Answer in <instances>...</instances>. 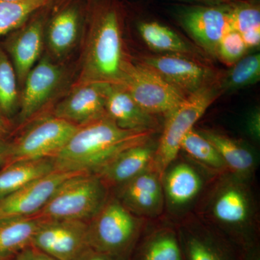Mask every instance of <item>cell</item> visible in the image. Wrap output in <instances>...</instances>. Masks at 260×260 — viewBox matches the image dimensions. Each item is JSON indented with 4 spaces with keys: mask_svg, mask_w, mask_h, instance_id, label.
<instances>
[{
    "mask_svg": "<svg viewBox=\"0 0 260 260\" xmlns=\"http://www.w3.org/2000/svg\"><path fill=\"white\" fill-rule=\"evenodd\" d=\"M78 128L53 115L36 119L16 139L8 143L5 167L16 162L53 158Z\"/></svg>",
    "mask_w": 260,
    "mask_h": 260,
    "instance_id": "obj_7",
    "label": "cell"
},
{
    "mask_svg": "<svg viewBox=\"0 0 260 260\" xmlns=\"http://www.w3.org/2000/svg\"><path fill=\"white\" fill-rule=\"evenodd\" d=\"M117 198H108L88 222L89 246L104 254L125 260L141 234L143 222Z\"/></svg>",
    "mask_w": 260,
    "mask_h": 260,
    "instance_id": "obj_4",
    "label": "cell"
},
{
    "mask_svg": "<svg viewBox=\"0 0 260 260\" xmlns=\"http://www.w3.org/2000/svg\"><path fill=\"white\" fill-rule=\"evenodd\" d=\"M108 187L96 174L81 173L61 184L31 217L42 220L88 222L108 199Z\"/></svg>",
    "mask_w": 260,
    "mask_h": 260,
    "instance_id": "obj_5",
    "label": "cell"
},
{
    "mask_svg": "<svg viewBox=\"0 0 260 260\" xmlns=\"http://www.w3.org/2000/svg\"><path fill=\"white\" fill-rule=\"evenodd\" d=\"M140 37L153 50L167 54H180L206 61L203 53L183 39L172 28L156 21L140 22L138 25Z\"/></svg>",
    "mask_w": 260,
    "mask_h": 260,
    "instance_id": "obj_22",
    "label": "cell"
},
{
    "mask_svg": "<svg viewBox=\"0 0 260 260\" xmlns=\"http://www.w3.org/2000/svg\"><path fill=\"white\" fill-rule=\"evenodd\" d=\"M45 24L42 16L32 19L13 34L6 47L13 59L18 81L23 84L29 72L35 66L44 47Z\"/></svg>",
    "mask_w": 260,
    "mask_h": 260,
    "instance_id": "obj_17",
    "label": "cell"
},
{
    "mask_svg": "<svg viewBox=\"0 0 260 260\" xmlns=\"http://www.w3.org/2000/svg\"><path fill=\"white\" fill-rule=\"evenodd\" d=\"M140 62L154 70L186 96L213 83L221 74L204 61L180 54L143 56Z\"/></svg>",
    "mask_w": 260,
    "mask_h": 260,
    "instance_id": "obj_9",
    "label": "cell"
},
{
    "mask_svg": "<svg viewBox=\"0 0 260 260\" xmlns=\"http://www.w3.org/2000/svg\"><path fill=\"white\" fill-rule=\"evenodd\" d=\"M121 20L112 3L94 12L89 29L79 77L75 84L119 85L126 60L123 52Z\"/></svg>",
    "mask_w": 260,
    "mask_h": 260,
    "instance_id": "obj_3",
    "label": "cell"
},
{
    "mask_svg": "<svg viewBox=\"0 0 260 260\" xmlns=\"http://www.w3.org/2000/svg\"><path fill=\"white\" fill-rule=\"evenodd\" d=\"M180 150L185 152L192 160L214 172L228 170L218 150L211 143L193 128L181 140Z\"/></svg>",
    "mask_w": 260,
    "mask_h": 260,
    "instance_id": "obj_27",
    "label": "cell"
},
{
    "mask_svg": "<svg viewBox=\"0 0 260 260\" xmlns=\"http://www.w3.org/2000/svg\"><path fill=\"white\" fill-rule=\"evenodd\" d=\"M63 70L46 56L29 72L23 84L19 100L18 121L26 124L47 105L59 88L63 79Z\"/></svg>",
    "mask_w": 260,
    "mask_h": 260,
    "instance_id": "obj_12",
    "label": "cell"
},
{
    "mask_svg": "<svg viewBox=\"0 0 260 260\" xmlns=\"http://www.w3.org/2000/svg\"><path fill=\"white\" fill-rule=\"evenodd\" d=\"M161 179L165 201L173 210L188 208L199 197L204 186L200 172L185 161H173Z\"/></svg>",
    "mask_w": 260,
    "mask_h": 260,
    "instance_id": "obj_18",
    "label": "cell"
},
{
    "mask_svg": "<svg viewBox=\"0 0 260 260\" xmlns=\"http://www.w3.org/2000/svg\"><path fill=\"white\" fill-rule=\"evenodd\" d=\"M198 131L218 150L232 174L244 179L251 177L255 168L256 160L250 148L239 140L215 130L203 129Z\"/></svg>",
    "mask_w": 260,
    "mask_h": 260,
    "instance_id": "obj_21",
    "label": "cell"
},
{
    "mask_svg": "<svg viewBox=\"0 0 260 260\" xmlns=\"http://www.w3.org/2000/svg\"><path fill=\"white\" fill-rule=\"evenodd\" d=\"M32 248L31 255H30V260H57L51 256L44 254L42 251L37 250V249Z\"/></svg>",
    "mask_w": 260,
    "mask_h": 260,
    "instance_id": "obj_38",
    "label": "cell"
},
{
    "mask_svg": "<svg viewBox=\"0 0 260 260\" xmlns=\"http://www.w3.org/2000/svg\"><path fill=\"white\" fill-rule=\"evenodd\" d=\"M153 129H124L109 116L79 126L64 148L51 158L54 170L97 174L132 147L153 139Z\"/></svg>",
    "mask_w": 260,
    "mask_h": 260,
    "instance_id": "obj_1",
    "label": "cell"
},
{
    "mask_svg": "<svg viewBox=\"0 0 260 260\" xmlns=\"http://www.w3.org/2000/svg\"><path fill=\"white\" fill-rule=\"evenodd\" d=\"M241 35L247 49L259 47L260 27L251 29Z\"/></svg>",
    "mask_w": 260,
    "mask_h": 260,
    "instance_id": "obj_34",
    "label": "cell"
},
{
    "mask_svg": "<svg viewBox=\"0 0 260 260\" xmlns=\"http://www.w3.org/2000/svg\"><path fill=\"white\" fill-rule=\"evenodd\" d=\"M183 28L202 50L216 57L218 46L231 29L230 6L223 4L182 8L177 15Z\"/></svg>",
    "mask_w": 260,
    "mask_h": 260,
    "instance_id": "obj_11",
    "label": "cell"
},
{
    "mask_svg": "<svg viewBox=\"0 0 260 260\" xmlns=\"http://www.w3.org/2000/svg\"><path fill=\"white\" fill-rule=\"evenodd\" d=\"M85 172L56 171L31 181L21 189L0 200V219L32 216L42 209L64 181Z\"/></svg>",
    "mask_w": 260,
    "mask_h": 260,
    "instance_id": "obj_13",
    "label": "cell"
},
{
    "mask_svg": "<svg viewBox=\"0 0 260 260\" xmlns=\"http://www.w3.org/2000/svg\"><path fill=\"white\" fill-rule=\"evenodd\" d=\"M80 23L79 10L75 6L65 7L51 18L46 40L53 55L61 58L73 49L79 36Z\"/></svg>",
    "mask_w": 260,
    "mask_h": 260,
    "instance_id": "obj_23",
    "label": "cell"
},
{
    "mask_svg": "<svg viewBox=\"0 0 260 260\" xmlns=\"http://www.w3.org/2000/svg\"><path fill=\"white\" fill-rule=\"evenodd\" d=\"M54 171L51 158L16 162L3 167L0 171V200Z\"/></svg>",
    "mask_w": 260,
    "mask_h": 260,
    "instance_id": "obj_25",
    "label": "cell"
},
{
    "mask_svg": "<svg viewBox=\"0 0 260 260\" xmlns=\"http://www.w3.org/2000/svg\"><path fill=\"white\" fill-rule=\"evenodd\" d=\"M247 179L234 174L217 183L205 205V216L241 251L257 245L256 207Z\"/></svg>",
    "mask_w": 260,
    "mask_h": 260,
    "instance_id": "obj_2",
    "label": "cell"
},
{
    "mask_svg": "<svg viewBox=\"0 0 260 260\" xmlns=\"http://www.w3.org/2000/svg\"><path fill=\"white\" fill-rule=\"evenodd\" d=\"M185 260H242L244 252L216 230L199 223L181 225L178 232Z\"/></svg>",
    "mask_w": 260,
    "mask_h": 260,
    "instance_id": "obj_14",
    "label": "cell"
},
{
    "mask_svg": "<svg viewBox=\"0 0 260 260\" xmlns=\"http://www.w3.org/2000/svg\"><path fill=\"white\" fill-rule=\"evenodd\" d=\"M156 147L152 140L132 147L95 174L108 188L119 187L145 171L153 169Z\"/></svg>",
    "mask_w": 260,
    "mask_h": 260,
    "instance_id": "obj_19",
    "label": "cell"
},
{
    "mask_svg": "<svg viewBox=\"0 0 260 260\" xmlns=\"http://www.w3.org/2000/svg\"><path fill=\"white\" fill-rule=\"evenodd\" d=\"M108 84H75L70 93L56 104L53 116L77 126L86 125L107 116L106 90Z\"/></svg>",
    "mask_w": 260,
    "mask_h": 260,
    "instance_id": "obj_15",
    "label": "cell"
},
{
    "mask_svg": "<svg viewBox=\"0 0 260 260\" xmlns=\"http://www.w3.org/2000/svg\"><path fill=\"white\" fill-rule=\"evenodd\" d=\"M242 260H260L259 251L257 249V245L249 250L244 251Z\"/></svg>",
    "mask_w": 260,
    "mask_h": 260,
    "instance_id": "obj_37",
    "label": "cell"
},
{
    "mask_svg": "<svg viewBox=\"0 0 260 260\" xmlns=\"http://www.w3.org/2000/svg\"><path fill=\"white\" fill-rule=\"evenodd\" d=\"M248 133L254 140L260 138V111L259 108L254 109L250 113L246 121Z\"/></svg>",
    "mask_w": 260,
    "mask_h": 260,
    "instance_id": "obj_33",
    "label": "cell"
},
{
    "mask_svg": "<svg viewBox=\"0 0 260 260\" xmlns=\"http://www.w3.org/2000/svg\"><path fill=\"white\" fill-rule=\"evenodd\" d=\"M43 221L31 216L0 219V259L31 247L32 239Z\"/></svg>",
    "mask_w": 260,
    "mask_h": 260,
    "instance_id": "obj_24",
    "label": "cell"
},
{
    "mask_svg": "<svg viewBox=\"0 0 260 260\" xmlns=\"http://www.w3.org/2000/svg\"><path fill=\"white\" fill-rule=\"evenodd\" d=\"M191 1L202 2V3H211L214 5L224 4L229 0H191Z\"/></svg>",
    "mask_w": 260,
    "mask_h": 260,
    "instance_id": "obj_41",
    "label": "cell"
},
{
    "mask_svg": "<svg viewBox=\"0 0 260 260\" xmlns=\"http://www.w3.org/2000/svg\"><path fill=\"white\" fill-rule=\"evenodd\" d=\"M2 1H10V2H13V1H18V0H2Z\"/></svg>",
    "mask_w": 260,
    "mask_h": 260,
    "instance_id": "obj_42",
    "label": "cell"
},
{
    "mask_svg": "<svg viewBox=\"0 0 260 260\" xmlns=\"http://www.w3.org/2000/svg\"><path fill=\"white\" fill-rule=\"evenodd\" d=\"M119 85L143 110L154 116L166 117L187 97L146 65L127 59Z\"/></svg>",
    "mask_w": 260,
    "mask_h": 260,
    "instance_id": "obj_8",
    "label": "cell"
},
{
    "mask_svg": "<svg viewBox=\"0 0 260 260\" xmlns=\"http://www.w3.org/2000/svg\"><path fill=\"white\" fill-rule=\"evenodd\" d=\"M10 129V124L8 117L0 111V140H3V138L9 133Z\"/></svg>",
    "mask_w": 260,
    "mask_h": 260,
    "instance_id": "obj_36",
    "label": "cell"
},
{
    "mask_svg": "<svg viewBox=\"0 0 260 260\" xmlns=\"http://www.w3.org/2000/svg\"><path fill=\"white\" fill-rule=\"evenodd\" d=\"M137 260H185L177 232L164 228L147 236Z\"/></svg>",
    "mask_w": 260,
    "mask_h": 260,
    "instance_id": "obj_26",
    "label": "cell"
},
{
    "mask_svg": "<svg viewBox=\"0 0 260 260\" xmlns=\"http://www.w3.org/2000/svg\"><path fill=\"white\" fill-rule=\"evenodd\" d=\"M231 29L242 34L260 27L259 5L251 3H239L230 6Z\"/></svg>",
    "mask_w": 260,
    "mask_h": 260,
    "instance_id": "obj_31",
    "label": "cell"
},
{
    "mask_svg": "<svg viewBox=\"0 0 260 260\" xmlns=\"http://www.w3.org/2000/svg\"><path fill=\"white\" fill-rule=\"evenodd\" d=\"M117 188L116 198L137 216L155 218L162 213L165 205L162 179L153 169Z\"/></svg>",
    "mask_w": 260,
    "mask_h": 260,
    "instance_id": "obj_16",
    "label": "cell"
},
{
    "mask_svg": "<svg viewBox=\"0 0 260 260\" xmlns=\"http://www.w3.org/2000/svg\"><path fill=\"white\" fill-rule=\"evenodd\" d=\"M49 0H0V37L23 26L32 14L42 9Z\"/></svg>",
    "mask_w": 260,
    "mask_h": 260,
    "instance_id": "obj_29",
    "label": "cell"
},
{
    "mask_svg": "<svg viewBox=\"0 0 260 260\" xmlns=\"http://www.w3.org/2000/svg\"><path fill=\"white\" fill-rule=\"evenodd\" d=\"M78 260H124L88 248Z\"/></svg>",
    "mask_w": 260,
    "mask_h": 260,
    "instance_id": "obj_35",
    "label": "cell"
},
{
    "mask_svg": "<svg viewBox=\"0 0 260 260\" xmlns=\"http://www.w3.org/2000/svg\"><path fill=\"white\" fill-rule=\"evenodd\" d=\"M8 143L3 140H0V167H4L6 164Z\"/></svg>",
    "mask_w": 260,
    "mask_h": 260,
    "instance_id": "obj_39",
    "label": "cell"
},
{
    "mask_svg": "<svg viewBox=\"0 0 260 260\" xmlns=\"http://www.w3.org/2000/svg\"><path fill=\"white\" fill-rule=\"evenodd\" d=\"M232 69L221 73L219 83L223 94L232 93L254 85L260 80L259 53L244 56Z\"/></svg>",
    "mask_w": 260,
    "mask_h": 260,
    "instance_id": "obj_28",
    "label": "cell"
},
{
    "mask_svg": "<svg viewBox=\"0 0 260 260\" xmlns=\"http://www.w3.org/2000/svg\"><path fill=\"white\" fill-rule=\"evenodd\" d=\"M247 50L242 35L239 32L231 30L219 43L216 57L228 66H233L244 57Z\"/></svg>",
    "mask_w": 260,
    "mask_h": 260,
    "instance_id": "obj_32",
    "label": "cell"
},
{
    "mask_svg": "<svg viewBox=\"0 0 260 260\" xmlns=\"http://www.w3.org/2000/svg\"><path fill=\"white\" fill-rule=\"evenodd\" d=\"M221 75V74H220ZM219 78L189 95L166 116L165 124L155 150L153 169L162 178L180 152L181 140L223 91Z\"/></svg>",
    "mask_w": 260,
    "mask_h": 260,
    "instance_id": "obj_6",
    "label": "cell"
},
{
    "mask_svg": "<svg viewBox=\"0 0 260 260\" xmlns=\"http://www.w3.org/2000/svg\"><path fill=\"white\" fill-rule=\"evenodd\" d=\"M31 251V247L27 248L25 250L19 253L16 260H30Z\"/></svg>",
    "mask_w": 260,
    "mask_h": 260,
    "instance_id": "obj_40",
    "label": "cell"
},
{
    "mask_svg": "<svg viewBox=\"0 0 260 260\" xmlns=\"http://www.w3.org/2000/svg\"><path fill=\"white\" fill-rule=\"evenodd\" d=\"M31 247L57 260H78L90 248L88 222L43 220Z\"/></svg>",
    "mask_w": 260,
    "mask_h": 260,
    "instance_id": "obj_10",
    "label": "cell"
},
{
    "mask_svg": "<svg viewBox=\"0 0 260 260\" xmlns=\"http://www.w3.org/2000/svg\"><path fill=\"white\" fill-rule=\"evenodd\" d=\"M105 108L107 116L122 129L158 130L155 116L143 110L121 85L108 84Z\"/></svg>",
    "mask_w": 260,
    "mask_h": 260,
    "instance_id": "obj_20",
    "label": "cell"
},
{
    "mask_svg": "<svg viewBox=\"0 0 260 260\" xmlns=\"http://www.w3.org/2000/svg\"><path fill=\"white\" fill-rule=\"evenodd\" d=\"M18 82L13 63L0 47V111L7 117L19 107Z\"/></svg>",
    "mask_w": 260,
    "mask_h": 260,
    "instance_id": "obj_30",
    "label": "cell"
}]
</instances>
